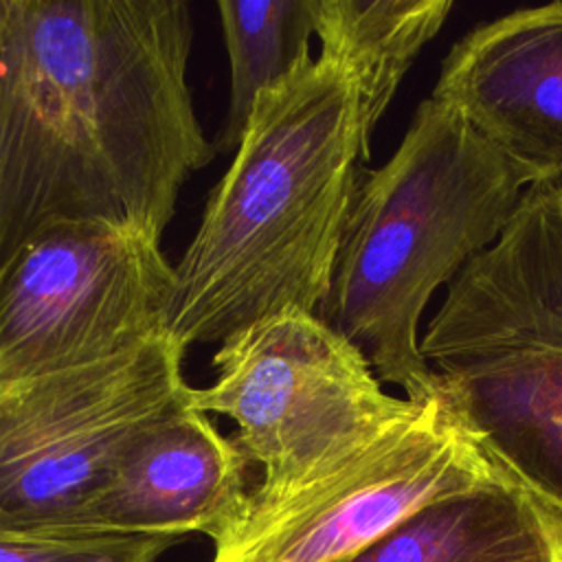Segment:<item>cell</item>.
Instances as JSON below:
<instances>
[{"instance_id": "6da1fadb", "label": "cell", "mask_w": 562, "mask_h": 562, "mask_svg": "<svg viewBox=\"0 0 562 562\" xmlns=\"http://www.w3.org/2000/svg\"><path fill=\"white\" fill-rule=\"evenodd\" d=\"M184 0H0V266L68 222L162 241L215 154Z\"/></svg>"}, {"instance_id": "7a4b0ae2", "label": "cell", "mask_w": 562, "mask_h": 562, "mask_svg": "<svg viewBox=\"0 0 562 562\" xmlns=\"http://www.w3.org/2000/svg\"><path fill=\"white\" fill-rule=\"evenodd\" d=\"M369 156L351 75L321 53L303 55L257 97L173 263L165 331L189 349L288 310L318 316Z\"/></svg>"}, {"instance_id": "3957f363", "label": "cell", "mask_w": 562, "mask_h": 562, "mask_svg": "<svg viewBox=\"0 0 562 562\" xmlns=\"http://www.w3.org/2000/svg\"><path fill=\"white\" fill-rule=\"evenodd\" d=\"M525 189L461 114L428 97L393 156L362 173L318 316L360 349L380 382L415 404L437 397L419 351L422 312L501 237Z\"/></svg>"}, {"instance_id": "277c9868", "label": "cell", "mask_w": 562, "mask_h": 562, "mask_svg": "<svg viewBox=\"0 0 562 562\" xmlns=\"http://www.w3.org/2000/svg\"><path fill=\"white\" fill-rule=\"evenodd\" d=\"M419 351L485 454L562 514V182L525 189L448 283Z\"/></svg>"}, {"instance_id": "5b68a950", "label": "cell", "mask_w": 562, "mask_h": 562, "mask_svg": "<svg viewBox=\"0 0 562 562\" xmlns=\"http://www.w3.org/2000/svg\"><path fill=\"white\" fill-rule=\"evenodd\" d=\"M167 331L112 356L0 382V531L77 533L130 446L189 406Z\"/></svg>"}, {"instance_id": "8992f818", "label": "cell", "mask_w": 562, "mask_h": 562, "mask_svg": "<svg viewBox=\"0 0 562 562\" xmlns=\"http://www.w3.org/2000/svg\"><path fill=\"white\" fill-rule=\"evenodd\" d=\"M213 369L209 386H191L189 404L235 424L231 439L270 492L334 468L419 406L389 395L358 347L301 310L220 342Z\"/></svg>"}, {"instance_id": "52a82bcc", "label": "cell", "mask_w": 562, "mask_h": 562, "mask_svg": "<svg viewBox=\"0 0 562 562\" xmlns=\"http://www.w3.org/2000/svg\"><path fill=\"white\" fill-rule=\"evenodd\" d=\"M496 470L441 395L334 468L248 492L211 562H351L424 503Z\"/></svg>"}, {"instance_id": "ba28073f", "label": "cell", "mask_w": 562, "mask_h": 562, "mask_svg": "<svg viewBox=\"0 0 562 562\" xmlns=\"http://www.w3.org/2000/svg\"><path fill=\"white\" fill-rule=\"evenodd\" d=\"M173 263L136 228L68 222L0 266V382L112 356L165 331Z\"/></svg>"}, {"instance_id": "9c48e42d", "label": "cell", "mask_w": 562, "mask_h": 562, "mask_svg": "<svg viewBox=\"0 0 562 562\" xmlns=\"http://www.w3.org/2000/svg\"><path fill=\"white\" fill-rule=\"evenodd\" d=\"M527 182H562V2L518 9L457 42L430 94Z\"/></svg>"}, {"instance_id": "30bf717a", "label": "cell", "mask_w": 562, "mask_h": 562, "mask_svg": "<svg viewBox=\"0 0 562 562\" xmlns=\"http://www.w3.org/2000/svg\"><path fill=\"white\" fill-rule=\"evenodd\" d=\"M248 459L191 404L145 430L83 509L77 533H204L244 509Z\"/></svg>"}, {"instance_id": "8fae6325", "label": "cell", "mask_w": 562, "mask_h": 562, "mask_svg": "<svg viewBox=\"0 0 562 562\" xmlns=\"http://www.w3.org/2000/svg\"><path fill=\"white\" fill-rule=\"evenodd\" d=\"M351 562H562V514L496 465L424 503Z\"/></svg>"}, {"instance_id": "7c38bea8", "label": "cell", "mask_w": 562, "mask_h": 562, "mask_svg": "<svg viewBox=\"0 0 562 562\" xmlns=\"http://www.w3.org/2000/svg\"><path fill=\"white\" fill-rule=\"evenodd\" d=\"M448 0H312L321 55L353 79L373 136L419 50L443 26Z\"/></svg>"}, {"instance_id": "4fadbf2b", "label": "cell", "mask_w": 562, "mask_h": 562, "mask_svg": "<svg viewBox=\"0 0 562 562\" xmlns=\"http://www.w3.org/2000/svg\"><path fill=\"white\" fill-rule=\"evenodd\" d=\"M228 55V112L220 149H235L257 97L312 53V0H217Z\"/></svg>"}, {"instance_id": "5bb4252c", "label": "cell", "mask_w": 562, "mask_h": 562, "mask_svg": "<svg viewBox=\"0 0 562 562\" xmlns=\"http://www.w3.org/2000/svg\"><path fill=\"white\" fill-rule=\"evenodd\" d=\"M182 540L169 533L0 531V562H156Z\"/></svg>"}]
</instances>
